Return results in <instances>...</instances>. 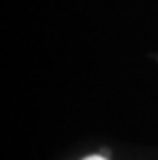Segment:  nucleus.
<instances>
[{"mask_svg":"<svg viewBox=\"0 0 158 160\" xmlns=\"http://www.w3.org/2000/svg\"><path fill=\"white\" fill-rule=\"evenodd\" d=\"M84 160H109V158H105V156H101V154H90V156H86Z\"/></svg>","mask_w":158,"mask_h":160,"instance_id":"f257e3e1","label":"nucleus"}]
</instances>
